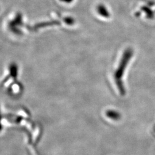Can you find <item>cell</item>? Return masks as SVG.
Masks as SVG:
<instances>
[{"label":"cell","instance_id":"6da1fadb","mask_svg":"<svg viewBox=\"0 0 155 155\" xmlns=\"http://www.w3.org/2000/svg\"><path fill=\"white\" fill-rule=\"evenodd\" d=\"M97 11L101 16L108 18L110 17V13L108 11L107 9L103 5H100L97 7Z\"/></svg>","mask_w":155,"mask_h":155},{"label":"cell","instance_id":"7a4b0ae2","mask_svg":"<svg viewBox=\"0 0 155 155\" xmlns=\"http://www.w3.org/2000/svg\"><path fill=\"white\" fill-rule=\"evenodd\" d=\"M144 9H143V10L146 12V14L147 15V17H148L149 18H152V17L153 16V12L151 11L150 9H148L146 7H144Z\"/></svg>","mask_w":155,"mask_h":155}]
</instances>
